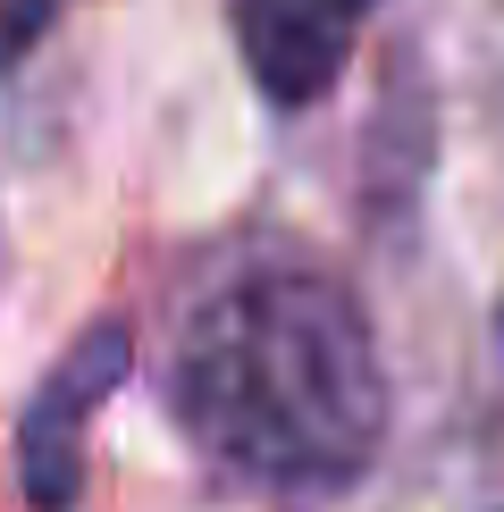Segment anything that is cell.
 <instances>
[{
	"instance_id": "obj_1",
	"label": "cell",
	"mask_w": 504,
	"mask_h": 512,
	"mask_svg": "<svg viewBox=\"0 0 504 512\" xmlns=\"http://www.w3.org/2000/svg\"><path fill=\"white\" fill-rule=\"evenodd\" d=\"M168 412L227 487L320 512L387 445V361L345 277L252 261L185 319Z\"/></svg>"
},
{
	"instance_id": "obj_2",
	"label": "cell",
	"mask_w": 504,
	"mask_h": 512,
	"mask_svg": "<svg viewBox=\"0 0 504 512\" xmlns=\"http://www.w3.org/2000/svg\"><path fill=\"white\" fill-rule=\"evenodd\" d=\"M126 370H135V328L126 319H93L42 370L34 403L17 412V496L34 512H76V496H84V429L126 387Z\"/></svg>"
},
{
	"instance_id": "obj_3",
	"label": "cell",
	"mask_w": 504,
	"mask_h": 512,
	"mask_svg": "<svg viewBox=\"0 0 504 512\" xmlns=\"http://www.w3.org/2000/svg\"><path fill=\"white\" fill-rule=\"evenodd\" d=\"M370 9L378 0H227V26H236L252 84L278 110H320L353 68Z\"/></svg>"
},
{
	"instance_id": "obj_4",
	"label": "cell",
	"mask_w": 504,
	"mask_h": 512,
	"mask_svg": "<svg viewBox=\"0 0 504 512\" xmlns=\"http://www.w3.org/2000/svg\"><path fill=\"white\" fill-rule=\"evenodd\" d=\"M59 17H68V0H0V76H9Z\"/></svg>"
},
{
	"instance_id": "obj_5",
	"label": "cell",
	"mask_w": 504,
	"mask_h": 512,
	"mask_svg": "<svg viewBox=\"0 0 504 512\" xmlns=\"http://www.w3.org/2000/svg\"><path fill=\"white\" fill-rule=\"evenodd\" d=\"M496 345H504V303H496Z\"/></svg>"
}]
</instances>
